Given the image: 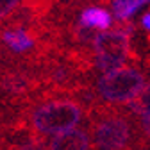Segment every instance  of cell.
<instances>
[{
  "mask_svg": "<svg viewBox=\"0 0 150 150\" xmlns=\"http://www.w3.org/2000/svg\"><path fill=\"white\" fill-rule=\"evenodd\" d=\"M82 118V109L79 104L71 100H50L47 104L38 105L32 115L30 123L34 130L41 134H64L73 130Z\"/></svg>",
  "mask_w": 150,
  "mask_h": 150,
  "instance_id": "6da1fadb",
  "label": "cell"
},
{
  "mask_svg": "<svg viewBox=\"0 0 150 150\" xmlns=\"http://www.w3.org/2000/svg\"><path fill=\"white\" fill-rule=\"evenodd\" d=\"M95 63L104 73L122 68L130 52V36L127 30H105L93 36Z\"/></svg>",
  "mask_w": 150,
  "mask_h": 150,
  "instance_id": "7a4b0ae2",
  "label": "cell"
},
{
  "mask_svg": "<svg viewBox=\"0 0 150 150\" xmlns=\"http://www.w3.org/2000/svg\"><path fill=\"white\" fill-rule=\"evenodd\" d=\"M145 88V77L136 68H120L98 79V93L107 102H130Z\"/></svg>",
  "mask_w": 150,
  "mask_h": 150,
  "instance_id": "3957f363",
  "label": "cell"
},
{
  "mask_svg": "<svg viewBox=\"0 0 150 150\" xmlns=\"http://www.w3.org/2000/svg\"><path fill=\"white\" fill-rule=\"evenodd\" d=\"M129 139V123L120 116H107L95 127V143L100 150H123Z\"/></svg>",
  "mask_w": 150,
  "mask_h": 150,
  "instance_id": "277c9868",
  "label": "cell"
},
{
  "mask_svg": "<svg viewBox=\"0 0 150 150\" xmlns=\"http://www.w3.org/2000/svg\"><path fill=\"white\" fill-rule=\"evenodd\" d=\"M112 23V16L109 11L102 7H86L79 16V29L89 30L98 29L100 32H105Z\"/></svg>",
  "mask_w": 150,
  "mask_h": 150,
  "instance_id": "5b68a950",
  "label": "cell"
},
{
  "mask_svg": "<svg viewBox=\"0 0 150 150\" xmlns=\"http://www.w3.org/2000/svg\"><path fill=\"white\" fill-rule=\"evenodd\" d=\"M88 148H89V136L84 130H75V129L55 136L48 146V150H88Z\"/></svg>",
  "mask_w": 150,
  "mask_h": 150,
  "instance_id": "8992f818",
  "label": "cell"
},
{
  "mask_svg": "<svg viewBox=\"0 0 150 150\" xmlns=\"http://www.w3.org/2000/svg\"><path fill=\"white\" fill-rule=\"evenodd\" d=\"M4 43L13 50V52H25L34 47V38L25 30V29H11L2 34Z\"/></svg>",
  "mask_w": 150,
  "mask_h": 150,
  "instance_id": "52a82bcc",
  "label": "cell"
},
{
  "mask_svg": "<svg viewBox=\"0 0 150 150\" xmlns=\"http://www.w3.org/2000/svg\"><path fill=\"white\" fill-rule=\"evenodd\" d=\"M148 6L146 0H115V2L111 4L112 7V13L118 20H129L130 16H134L141 7Z\"/></svg>",
  "mask_w": 150,
  "mask_h": 150,
  "instance_id": "ba28073f",
  "label": "cell"
},
{
  "mask_svg": "<svg viewBox=\"0 0 150 150\" xmlns=\"http://www.w3.org/2000/svg\"><path fill=\"white\" fill-rule=\"evenodd\" d=\"M2 88L7 89L9 93L18 95V93H23L29 88V81H27V77H23L20 73H11L2 81Z\"/></svg>",
  "mask_w": 150,
  "mask_h": 150,
  "instance_id": "9c48e42d",
  "label": "cell"
},
{
  "mask_svg": "<svg viewBox=\"0 0 150 150\" xmlns=\"http://www.w3.org/2000/svg\"><path fill=\"white\" fill-rule=\"evenodd\" d=\"M132 111H138V112H143L148 105H150V84H145V88L138 93V95L127 104Z\"/></svg>",
  "mask_w": 150,
  "mask_h": 150,
  "instance_id": "30bf717a",
  "label": "cell"
},
{
  "mask_svg": "<svg viewBox=\"0 0 150 150\" xmlns=\"http://www.w3.org/2000/svg\"><path fill=\"white\" fill-rule=\"evenodd\" d=\"M18 6H20V2H16V0H0V20H4L7 14H11L13 9Z\"/></svg>",
  "mask_w": 150,
  "mask_h": 150,
  "instance_id": "8fae6325",
  "label": "cell"
},
{
  "mask_svg": "<svg viewBox=\"0 0 150 150\" xmlns=\"http://www.w3.org/2000/svg\"><path fill=\"white\" fill-rule=\"evenodd\" d=\"M16 150H45V145H43L40 139L30 138V139L23 141L22 145H18V146H16Z\"/></svg>",
  "mask_w": 150,
  "mask_h": 150,
  "instance_id": "7c38bea8",
  "label": "cell"
},
{
  "mask_svg": "<svg viewBox=\"0 0 150 150\" xmlns=\"http://www.w3.org/2000/svg\"><path fill=\"white\" fill-rule=\"evenodd\" d=\"M141 125H143V130L145 134L150 138V105L141 112Z\"/></svg>",
  "mask_w": 150,
  "mask_h": 150,
  "instance_id": "4fadbf2b",
  "label": "cell"
},
{
  "mask_svg": "<svg viewBox=\"0 0 150 150\" xmlns=\"http://www.w3.org/2000/svg\"><path fill=\"white\" fill-rule=\"evenodd\" d=\"M141 25H143L146 30H150V13H146V14L143 16V20H141Z\"/></svg>",
  "mask_w": 150,
  "mask_h": 150,
  "instance_id": "5bb4252c",
  "label": "cell"
}]
</instances>
